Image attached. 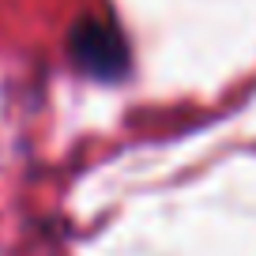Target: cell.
<instances>
[{"label":"cell","instance_id":"6da1fadb","mask_svg":"<svg viewBox=\"0 0 256 256\" xmlns=\"http://www.w3.org/2000/svg\"><path fill=\"white\" fill-rule=\"evenodd\" d=\"M68 53L94 80H117V76L128 72V49L120 42V34L106 19H94V16H83L72 23V30H68Z\"/></svg>","mask_w":256,"mask_h":256}]
</instances>
